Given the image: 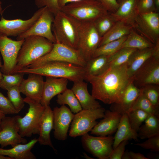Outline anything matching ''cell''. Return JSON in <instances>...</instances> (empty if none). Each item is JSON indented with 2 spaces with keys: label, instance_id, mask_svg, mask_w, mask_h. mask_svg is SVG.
Listing matches in <instances>:
<instances>
[{
  "label": "cell",
  "instance_id": "1",
  "mask_svg": "<svg viewBox=\"0 0 159 159\" xmlns=\"http://www.w3.org/2000/svg\"><path fill=\"white\" fill-rule=\"evenodd\" d=\"M131 79L127 73L126 63L109 67L100 75L86 76L84 80L91 84L92 95L94 98L111 105L120 101Z\"/></svg>",
  "mask_w": 159,
  "mask_h": 159
},
{
  "label": "cell",
  "instance_id": "2",
  "mask_svg": "<svg viewBox=\"0 0 159 159\" xmlns=\"http://www.w3.org/2000/svg\"><path fill=\"white\" fill-rule=\"evenodd\" d=\"M17 73L64 78L74 82L84 80L85 76L84 67L62 61L48 62L33 68L25 67Z\"/></svg>",
  "mask_w": 159,
  "mask_h": 159
},
{
  "label": "cell",
  "instance_id": "3",
  "mask_svg": "<svg viewBox=\"0 0 159 159\" xmlns=\"http://www.w3.org/2000/svg\"><path fill=\"white\" fill-rule=\"evenodd\" d=\"M81 23L62 11L54 16L52 30L56 43L77 49Z\"/></svg>",
  "mask_w": 159,
  "mask_h": 159
},
{
  "label": "cell",
  "instance_id": "4",
  "mask_svg": "<svg viewBox=\"0 0 159 159\" xmlns=\"http://www.w3.org/2000/svg\"><path fill=\"white\" fill-rule=\"evenodd\" d=\"M54 43L40 36H30L24 39L19 52L13 74L31 65L49 53Z\"/></svg>",
  "mask_w": 159,
  "mask_h": 159
},
{
  "label": "cell",
  "instance_id": "5",
  "mask_svg": "<svg viewBox=\"0 0 159 159\" xmlns=\"http://www.w3.org/2000/svg\"><path fill=\"white\" fill-rule=\"evenodd\" d=\"M61 10L78 21L94 22L108 12L97 0H81L66 4Z\"/></svg>",
  "mask_w": 159,
  "mask_h": 159
},
{
  "label": "cell",
  "instance_id": "6",
  "mask_svg": "<svg viewBox=\"0 0 159 159\" xmlns=\"http://www.w3.org/2000/svg\"><path fill=\"white\" fill-rule=\"evenodd\" d=\"M52 61H62L85 67L86 62L77 49L59 43H54L51 50L26 67L33 68Z\"/></svg>",
  "mask_w": 159,
  "mask_h": 159
},
{
  "label": "cell",
  "instance_id": "7",
  "mask_svg": "<svg viewBox=\"0 0 159 159\" xmlns=\"http://www.w3.org/2000/svg\"><path fill=\"white\" fill-rule=\"evenodd\" d=\"M105 110L104 108L100 107L82 109L76 113L72 122L69 136L75 138L87 133L98 123L96 120L103 118Z\"/></svg>",
  "mask_w": 159,
  "mask_h": 159
},
{
  "label": "cell",
  "instance_id": "8",
  "mask_svg": "<svg viewBox=\"0 0 159 159\" xmlns=\"http://www.w3.org/2000/svg\"><path fill=\"white\" fill-rule=\"evenodd\" d=\"M24 100L29 107L25 115L20 120L19 134L23 138L39 135L40 122L45 106L27 97Z\"/></svg>",
  "mask_w": 159,
  "mask_h": 159
},
{
  "label": "cell",
  "instance_id": "9",
  "mask_svg": "<svg viewBox=\"0 0 159 159\" xmlns=\"http://www.w3.org/2000/svg\"><path fill=\"white\" fill-rule=\"evenodd\" d=\"M101 37L93 22L81 23L77 49L86 62L92 57Z\"/></svg>",
  "mask_w": 159,
  "mask_h": 159
},
{
  "label": "cell",
  "instance_id": "10",
  "mask_svg": "<svg viewBox=\"0 0 159 159\" xmlns=\"http://www.w3.org/2000/svg\"><path fill=\"white\" fill-rule=\"evenodd\" d=\"M24 40H14L0 33V52L3 61L1 71L3 74H13L19 52Z\"/></svg>",
  "mask_w": 159,
  "mask_h": 159
},
{
  "label": "cell",
  "instance_id": "11",
  "mask_svg": "<svg viewBox=\"0 0 159 159\" xmlns=\"http://www.w3.org/2000/svg\"><path fill=\"white\" fill-rule=\"evenodd\" d=\"M114 137L94 136L88 133L82 136L81 142L82 147L87 151L100 159H109L113 150Z\"/></svg>",
  "mask_w": 159,
  "mask_h": 159
},
{
  "label": "cell",
  "instance_id": "12",
  "mask_svg": "<svg viewBox=\"0 0 159 159\" xmlns=\"http://www.w3.org/2000/svg\"><path fill=\"white\" fill-rule=\"evenodd\" d=\"M133 28L138 33L155 44L159 39V14L152 12L138 14Z\"/></svg>",
  "mask_w": 159,
  "mask_h": 159
},
{
  "label": "cell",
  "instance_id": "13",
  "mask_svg": "<svg viewBox=\"0 0 159 159\" xmlns=\"http://www.w3.org/2000/svg\"><path fill=\"white\" fill-rule=\"evenodd\" d=\"M18 115L5 117L0 123V145L2 148L11 145L12 147L19 143H26L27 140L19 134L20 120Z\"/></svg>",
  "mask_w": 159,
  "mask_h": 159
},
{
  "label": "cell",
  "instance_id": "14",
  "mask_svg": "<svg viewBox=\"0 0 159 159\" xmlns=\"http://www.w3.org/2000/svg\"><path fill=\"white\" fill-rule=\"evenodd\" d=\"M54 15L46 7L44 9L38 20L27 31L17 37V40L24 39L30 36L44 37L53 43L56 40L52 30V24Z\"/></svg>",
  "mask_w": 159,
  "mask_h": 159
},
{
  "label": "cell",
  "instance_id": "15",
  "mask_svg": "<svg viewBox=\"0 0 159 159\" xmlns=\"http://www.w3.org/2000/svg\"><path fill=\"white\" fill-rule=\"evenodd\" d=\"M139 88L146 85H159V58L152 56L147 60L132 78Z\"/></svg>",
  "mask_w": 159,
  "mask_h": 159
},
{
  "label": "cell",
  "instance_id": "16",
  "mask_svg": "<svg viewBox=\"0 0 159 159\" xmlns=\"http://www.w3.org/2000/svg\"><path fill=\"white\" fill-rule=\"evenodd\" d=\"M44 7L39 8L30 19H6L1 15L0 20V33L7 36L17 37L24 32L36 22L42 14Z\"/></svg>",
  "mask_w": 159,
  "mask_h": 159
},
{
  "label": "cell",
  "instance_id": "17",
  "mask_svg": "<svg viewBox=\"0 0 159 159\" xmlns=\"http://www.w3.org/2000/svg\"><path fill=\"white\" fill-rule=\"evenodd\" d=\"M60 107H54L53 111L54 135V138L60 140H64L67 137L70 124L74 115L65 105Z\"/></svg>",
  "mask_w": 159,
  "mask_h": 159
},
{
  "label": "cell",
  "instance_id": "18",
  "mask_svg": "<svg viewBox=\"0 0 159 159\" xmlns=\"http://www.w3.org/2000/svg\"><path fill=\"white\" fill-rule=\"evenodd\" d=\"M44 83L42 76L30 73L27 79L23 80L19 89L20 92L25 95L26 97L40 103Z\"/></svg>",
  "mask_w": 159,
  "mask_h": 159
},
{
  "label": "cell",
  "instance_id": "19",
  "mask_svg": "<svg viewBox=\"0 0 159 159\" xmlns=\"http://www.w3.org/2000/svg\"><path fill=\"white\" fill-rule=\"evenodd\" d=\"M141 91V89L134 84L132 78L124 90L120 101L111 104L110 110L122 115L127 113L139 96Z\"/></svg>",
  "mask_w": 159,
  "mask_h": 159
},
{
  "label": "cell",
  "instance_id": "20",
  "mask_svg": "<svg viewBox=\"0 0 159 159\" xmlns=\"http://www.w3.org/2000/svg\"><path fill=\"white\" fill-rule=\"evenodd\" d=\"M122 116L117 112L105 110L103 119L92 129L91 134L98 136L111 135L116 131Z\"/></svg>",
  "mask_w": 159,
  "mask_h": 159
},
{
  "label": "cell",
  "instance_id": "21",
  "mask_svg": "<svg viewBox=\"0 0 159 159\" xmlns=\"http://www.w3.org/2000/svg\"><path fill=\"white\" fill-rule=\"evenodd\" d=\"M40 103L44 106L49 105L52 99L67 89L68 80L62 78L46 77Z\"/></svg>",
  "mask_w": 159,
  "mask_h": 159
},
{
  "label": "cell",
  "instance_id": "22",
  "mask_svg": "<svg viewBox=\"0 0 159 159\" xmlns=\"http://www.w3.org/2000/svg\"><path fill=\"white\" fill-rule=\"evenodd\" d=\"M136 0H122L117 10L111 13L116 21H121L133 28L138 14L136 9Z\"/></svg>",
  "mask_w": 159,
  "mask_h": 159
},
{
  "label": "cell",
  "instance_id": "23",
  "mask_svg": "<svg viewBox=\"0 0 159 159\" xmlns=\"http://www.w3.org/2000/svg\"><path fill=\"white\" fill-rule=\"evenodd\" d=\"M53 126L52 110L49 105L46 106L40 122L38 142L41 145L49 146L56 150L52 142L50 136Z\"/></svg>",
  "mask_w": 159,
  "mask_h": 159
},
{
  "label": "cell",
  "instance_id": "24",
  "mask_svg": "<svg viewBox=\"0 0 159 159\" xmlns=\"http://www.w3.org/2000/svg\"><path fill=\"white\" fill-rule=\"evenodd\" d=\"M82 109H89L101 107L99 102L88 92L87 84L84 80L74 82L71 89Z\"/></svg>",
  "mask_w": 159,
  "mask_h": 159
},
{
  "label": "cell",
  "instance_id": "25",
  "mask_svg": "<svg viewBox=\"0 0 159 159\" xmlns=\"http://www.w3.org/2000/svg\"><path fill=\"white\" fill-rule=\"evenodd\" d=\"M37 142V139L35 138L26 143L18 144L11 149L0 148V155L8 156L12 159H36L31 150Z\"/></svg>",
  "mask_w": 159,
  "mask_h": 159
},
{
  "label": "cell",
  "instance_id": "26",
  "mask_svg": "<svg viewBox=\"0 0 159 159\" xmlns=\"http://www.w3.org/2000/svg\"><path fill=\"white\" fill-rule=\"evenodd\" d=\"M114 137L113 149L124 140H138V132L131 127L127 113L123 114Z\"/></svg>",
  "mask_w": 159,
  "mask_h": 159
},
{
  "label": "cell",
  "instance_id": "27",
  "mask_svg": "<svg viewBox=\"0 0 159 159\" xmlns=\"http://www.w3.org/2000/svg\"><path fill=\"white\" fill-rule=\"evenodd\" d=\"M154 49V47L137 49L133 53L126 63L127 73L130 78L144 63L153 56Z\"/></svg>",
  "mask_w": 159,
  "mask_h": 159
},
{
  "label": "cell",
  "instance_id": "28",
  "mask_svg": "<svg viewBox=\"0 0 159 159\" xmlns=\"http://www.w3.org/2000/svg\"><path fill=\"white\" fill-rule=\"evenodd\" d=\"M110 56L100 55L92 57L87 61L84 67L85 77L86 76H98L107 71L110 67Z\"/></svg>",
  "mask_w": 159,
  "mask_h": 159
},
{
  "label": "cell",
  "instance_id": "29",
  "mask_svg": "<svg viewBox=\"0 0 159 159\" xmlns=\"http://www.w3.org/2000/svg\"><path fill=\"white\" fill-rule=\"evenodd\" d=\"M132 26L121 21H116L110 29L102 37L99 47L108 42L127 35Z\"/></svg>",
  "mask_w": 159,
  "mask_h": 159
},
{
  "label": "cell",
  "instance_id": "30",
  "mask_svg": "<svg viewBox=\"0 0 159 159\" xmlns=\"http://www.w3.org/2000/svg\"><path fill=\"white\" fill-rule=\"evenodd\" d=\"M144 122L138 132V137L143 139L159 135V117L150 115Z\"/></svg>",
  "mask_w": 159,
  "mask_h": 159
},
{
  "label": "cell",
  "instance_id": "31",
  "mask_svg": "<svg viewBox=\"0 0 159 159\" xmlns=\"http://www.w3.org/2000/svg\"><path fill=\"white\" fill-rule=\"evenodd\" d=\"M155 44L139 34L133 28L122 44L121 49L130 48L137 49L154 47Z\"/></svg>",
  "mask_w": 159,
  "mask_h": 159
},
{
  "label": "cell",
  "instance_id": "32",
  "mask_svg": "<svg viewBox=\"0 0 159 159\" xmlns=\"http://www.w3.org/2000/svg\"><path fill=\"white\" fill-rule=\"evenodd\" d=\"M57 103L59 105H67L72 112L76 114L82 109L79 101L71 89H67L57 95Z\"/></svg>",
  "mask_w": 159,
  "mask_h": 159
},
{
  "label": "cell",
  "instance_id": "33",
  "mask_svg": "<svg viewBox=\"0 0 159 159\" xmlns=\"http://www.w3.org/2000/svg\"><path fill=\"white\" fill-rule=\"evenodd\" d=\"M136 109L141 110L149 114L159 117V107L153 105L141 91L140 95L128 112Z\"/></svg>",
  "mask_w": 159,
  "mask_h": 159
},
{
  "label": "cell",
  "instance_id": "34",
  "mask_svg": "<svg viewBox=\"0 0 159 159\" xmlns=\"http://www.w3.org/2000/svg\"><path fill=\"white\" fill-rule=\"evenodd\" d=\"M137 49L130 48H123L110 55V67L118 66L127 63L131 55Z\"/></svg>",
  "mask_w": 159,
  "mask_h": 159
},
{
  "label": "cell",
  "instance_id": "35",
  "mask_svg": "<svg viewBox=\"0 0 159 159\" xmlns=\"http://www.w3.org/2000/svg\"><path fill=\"white\" fill-rule=\"evenodd\" d=\"M125 36L117 40L106 43L98 47L92 57L101 55H110L121 49L122 45L126 39Z\"/></svg>",
  "mask_w": 159,
  "mask_h": 159
},
{
  "label": "cell",
  "instance_id": "36",
  "mask_svg": "<svg viewBox=\"0 0 159 159\" xmlns=\"http://www.w3.org/2000/svg\"><path fill=\"white\" fill-rule=\"evenodd\" d=\"M116 21L111 13L108 12L96 20L93 23L100 35L102 37Z\"/></svg>",
  "mask_w": 159,
  "mask_h": 159
},
{
  "label": "cell",
  "instance_id": "37",
  "mask_svg": "<svg viewBox=\"0 0 159 159\" xmlns=\"http://www.w3.org/2000/svg\"><path fill=\"white\" fill-rule=\"evenodd\" d=\"M25 74L16 73L12 74H2L0 81V87L7 90L13 87L19 86L24 79Z\"/></svg>",
  "mask_w": 159,
  "mask_h": 159
},
{
  "label": "cell",
  "instance_id": "38",
  "mask_svg": "<svg viewBox=\"0 0 159 159\" xmlns=\"http://www.w3.org/2000/svg\"><path fill=\"white\" fill-rule=\"evenodd\" d=\"M130 124L132 128L138 132L139 129L150 115L140 110H132L127 113Z\"/></svg>",
  "mask_w": 159,
  "mask_h": 159
},
{
  "label": "cell",
  "instance_id": "39",
  "mask_svg": "<svg viewBox=\"0 0 159 159\" xmlns=\"http://www.w3.org/2000/svg\"><path fill=\"white\" fill-rule=\"evenodd\" d=\"M140 89L143 94L153 105L159 107V85L148 84Z\"/></svg>",
  "mask_w": 159,
  "mask_h": 159
},
{
  "label": "cell",
  "instance_id": "40",
  "mask_svg": "<svg viewBox=\"0 0 159 159\" xmlns=\"http://www.w3.org/2000/svg\"><path fill=\"white\" fill-rule=\"evenodd\" d=\"M7 91V97L19 113L23 109L25 103L24 98L21 95L19 87H12Z\"/></svg>",
  "mask_w": 159,
  "mask_h": 159
},
{
  "label": "cell",
  "instance_id": "41",
  "mask_svg": "<svg viewBox=\"0 0 159 159\" xmlns=\"http://www.w3.org/2000/svg\"><path fill=\"white\" fill-rule=\"evenodd\" d=\"M136 9L138 14L156 12L154 0H136Z\"/></svg>",
  "mask_w": 159,
  "mask_h": 159
},
{
  "label": "cell",
  "instance_id": "42",
  "mask_svg": "<svg viewBox=\"0 0 159 159\" xmlns=\"http://www.w3.org/2000/svg\"><path fill=\"white\" fill-rule=\"evenodd\" d=\"M35 2L39 8L46 7L54 15L61 11L58 0H35Z\"/></svg>",
  "mask_w": 159,
  "mask_h": 159
},
{
  "label": "cell",
  "instance_id": "43",
  "mask_svg": "<svg viewBox=\"0 0 159 159\" xmlns=\"http://www.w3.org/2000/svg\"><path fill=\"white\" fill-rule=\"evenodd\" d=\"M0 110L5 115L19 113L9 98L5 97L0 92Z\"/></svg>",
  "mask_w": 159,
  "mask_h": 159
},
{
  "label": "cell",
  "instance_id": "44",
  "mask_svg": "<svg viewBox=\"0 0 159 159\" xmlns=\"http://www.w3.org/2000/svg\"><path fill=\"white\" fill-rule=\"evenodd\" d=\"M134 145L140 147L143 149L159 152V135L149 138L143 142L136 143Z\"/></svg>",
  "mask_w": 159,
  "mask_h": 159
},
{
  "label": "cell",
  "instance_id": "45",
  "mask_svg": "<svg viewBox=\"0 0 159 159\" xmlns=\"http://www.w3.org/2000/svg\"><path fill=\"white\" fill-rule=\"evenodd\" d=\"M128 143V140H124L120 142L113 149L109 159H121L122 156L125 151L126 146Z\"/></svg>",
  "mask_w": 159,
  "mask_h": 159
},
{
  "label": "cell",
  "instance_id": "46",
  "mask_svg": "<svg viewBox=\"0 0 159 159\" xmlns=\"http://www.w3.org/2000/svg\"><path fill=\"white\" fill-rule=\"evenodd\" d=\"M110 13L115 12L117 9L119 3L117 0H97Z\"/></svg>",
  "mask_w": 159,
  "mask_h": 159
},
{
  "label": "cell",
  "instance_id": "47",
  "mask_svg": "<svg viewBox=\"0 0 159 159\" xmlns=\"http://www.w3.org/2000/svg\"><path fill=\"white\" fill-rule=\"evenodd\" d=\"M131 159H149L148 158L145 156L143 155L140 153H135L129 151Z\"/></svg>",
  "mask_w": 159,
  "mask_h": 159
},
{
  "label": "cell",
  "instance_id": "48",
  "mask_svg": "<svg viewBox=\"0 0 159 159\" xmlns=\"http://www.w3.org/2000/svg\"><path fill=\"white\" fill-rule=\"evenodd\" d=\"M81 0H58V4L60 9L68 4L75 2Z\"/></svg>",
  "mask_w": 159,
  "mask_h": 159
},
{
  "label": "cell",
  "instance_id": "49",
  "mask_svg": "<svg viewBox=\"0 0 159 159\" xmlns=\"http://www.w3.org/2000/svg\"><path fill=\"white\" fill-rule=\"evenodd\" d=\"M122 159H131L129 151L127 150L125 151L123 154L122 157Z\"/></svg>",
  "mask_w": 159,
  "mask_h": 159
},
{
  "label": "cell",
  "instance_id": "50",
  "mask_svg": "<svg viewBox=\"0 0 159 159\" xmlns=\"http://www.w3.org/2000/svg\"><path fill=\"white\" fill-rule=\"evenodd\" d=\"M154 5L156 11L158 12L159 10V0H154Z\"/></svg>",
  "mask_w": 159,
  "mask_h": 159
},
{
  "label": "cell",
  "instance_id": "51",
  "mask_svg": "<svg viewBox=\"0 0 159 159\" xmlns=\"http://www.w3.org/2000/svg\"><path fill=\"white\" fill-rule=\"evenodd\" d=\"M5 115L3 112L1 111L0 110V123L2 120V119L5 117ZM1 130V128L0 127V131Z\"/></svg>",
  "mask_w": 159,
  "mask_h": 159
},
{
  "label": "cell",
  "instance_id": "52",
  "mask_svg": "<svg viewBox=\"0 0 159 159\" xmlns=\"http://www.w3.org/2000/svg\"><path fill=\"white\" fill-rule=\"evenodd\" d=\"M2 63H1V57L0 56V81L2 77L3 74L2 73L1 71V68L2 67Z\"/></svg>",
  "mask_w": 159,
  "mask_h": 159
},
{
  "label": "cell",
  "instance_id": "53",
  "mask_svg": "<svg viewBox=\"0 0 159 159\" xmlns=\"http://www.w3.org/2000/svg\"><path fill=\"white\" fill-rule=\"evenodd\" d=\"M0 159H12V158L8 156H5L0 155Z\"/></svg>",
  "mask_w": 159,
  "mask_h": 159
},
{
  "label": "cell",
  "instance_id": "54",
  "mask_svg": "<svg viewBox=\"0 0 159 159\" xmlns=\"http://www.w3.org/2000/svg\"><path fill=\"white\" fill-rule=\"evenodd\" d=\"M3 11H4L3 10L2 6V2L1 0H0V14L2 15Z\"/></svg>",
  "mask_w": 159,
  "mask_h": 159
},
{
  "label": "cell",
  "instance_id": "55",
  "mask_svg": "<svg viewBox=\"0 0 159 159\" xmlns=\"http://www.w3.org/2000/svg\"><path fill=\"white\" fill-rule=\"evenodd\" d=\"M118 2L119 3L122 0H117Z\"/></svg>",
  "mask_w": 159,
  "mask_h": 159
}]
</instances>
